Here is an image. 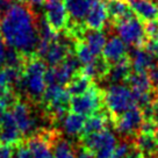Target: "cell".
Masks as SVG:
<instances>
[{"mask_svg": "<svg viewBox=\"0 0 158 158\" xmlns=\"http://www.w3.org/2000/svg\"><path fill=\"white\" fill-rule=\"evenodd\" d=\"M123 158H144V156H143V153L141 152V150L135 145V143H133L130 150L127 152V155H126Z\"/></svg>", "mask_w": 158, "mask_h": 158, "instance_id": "cell-35", "label": "cell"}, {"mask_svg": "<svg viewBox=\"0 0 158 158\" xmlns=\"http://www.w3.org/2000/svg\"><path fill=\"white\" fill-rule=\"evenodd\" d=\"M131 70H133V68H131V63H130V59L128 56L126 58L121 59L118 63L110 65L107 78L113 84H118V83L126 81L128 79V77L131 73Z\"/></svg>", "mask_w": 158, "mask_h": 158, "instance_id": "cell-19", "label": "cell"}, {"mask_svg": "<svg viewBox=\"0 0 158 158\" xmlns=\"http://www.w3.org/2000/svg\"><path fill=\"white\" fill-rule=\"evenodd\" d=\"M12 115L15 120V123L20 129L21 134L23 136H27L34 131L36 123H35V118L30 113L29 106L23 102L18 100L13 107H12Z\"/></svg>", "mask_w": 158, "mask_h": 158, "instance_id": "cell-12", "label": "cell"}, {"mask_svg": "<svg viewBox=\"0 0 158 158\" xmlns=\"http://www.w3.org/2000/svg\"><path fill=\"white\" fill-rule=\"evenodd\" d=\"M95 155L89 149H87L84 145H80L76 152V158H94Z\"/></svg>", "mask_w": 158, "mask_h": 158, "instance_id": "cell-32", "label": "cell"}, {"mask_svg": "<svg viewBox=\"0 0 158 158\" xmlns=\"http://www.w3.org/2000/svg\"><path fill=\"white\" fill-rule=\"evenodd\" d=\"M20 4L26 5L30 7V8H36V7H41V6H44V0H18Z\"/></svg>", "mask_w": 158, "mask_h": 158, "instance_id": "cell-36", "label": "cell"}, {"mask_svg": "<svg viewBox=\"0 0 158 158\" xmlns=\"http://www.w3.org/2000/svg\"><path fill=\"white\" fill-rule=\"evenodd\" d=\"M85 124V116L81 114L68 113L63 118V129L64 131L70 136H77L81 135Z\"/></svg>", "mask_w": 158, "mask_h": 158, "instance_id": "cell-23", "label": "cell"}, {"mask_svg": "<svg viewBox=\"0 0 158 158\" xmlns=\"http://www.w3.org/2000/svg\"><path fill=\"white\" fill-rule=\"evenodd\" d=\"M145 158H158V153H155L152 156H150V157H145Z\"/></svg>", "mask_w": 158, "mask_h": 158, "instance_id": "cell-40", "label": "cell"}, {"mask_svg": "<svg viewBox=\"0 0 158 158\" xmlns=\"http://www.w3.org/2000/svg\"><path fill=\"white\" fill-rule=\"evenodd\" d=\"M74 54L77 56L78 60L80 62V64L83 65H87L89 63H92L94 59L97 58L98 56L92 52V50L89 49L87 44L83 42V41H77L76 42V45H74Z\"/></svg>", "mask_w": 158, "mask_h": 158, "instance_id": "cell-28", "label": "cell"}, {"mask_svg": "<svg viewBox=\"0 0 158 158\" xmlns=\"http://www.w3.org/2000/svg\"><path fill=\"white\" fill-rule=\"evenodd\" d=\"M83 42H85L89 49L92 50L95 56H99L102 54L104 47L106 44V35L102 30H95V29H89L85 31L83 36Z\"/></svg>", "mask_w": 158, "mask_h": 158, "instance_id": "cell-22", "label": "cell"}, {"mask_svg": "<svg viewBox=\"0 0 158 158\" xmlns=\"http://www.w3.org/2000/svg\"><path fill=\"white\" fill-rule=\"evenodd\" d=\"M129 59L134 72H148L155 66V56L144 47L134 48Z\"/></svg>", "mask_w": 158, "mask_h": 158, "instance_id": "cell-15", "label": "cell"}, {"mask_svg": "<svg viewBox=\"0 0 158 158\" xmlns=\"http://www.w3.org/2000/svg\"><path fill=\"white\" fill-rule=\"evenodd\" d=\"M113 26L118 31V37L126 44L131 45L134 48H139L144 47L148 42V36L145 34L143 21L138 19L136 15Z\"/></svg>", "mask_w": 158, "mask_h": 158, "instance_id": "cell-6", "label": "cell"}, {"mask_svg": "<svg viewBox=\"0 0 158 158\" xmlns=\"http://www.w3.org/2000/svg\"><path fill=\"white\" fill-rule=\"evenodd\" d=\"M145 49H148L151 54L155 56V58L158 59V41H153V40H148V42L144 45Z\"/></svg>", "mask_w": 158, "mask_h": 158, "instance_id": "cell-34", "label": "cell"}, {"mask_svg": "<svg viewBox=\"0 0 158 158\" xmlns=\"http://www.w3.org/2000/svg\"><path fill=\"white\" fill-rule=\"evenodd\" d=\"M126 83L129 85L134 93L151 92L153 89L148 72H131Z\"/></svg>", "mask_w": 158, "mask_h": 158, "instance_id": "cell-21", "label": "cell"}, {"mask_svg": "<svg viewBox=\"0 0 158 158\" xmlns=\"http://www.w3.org/2000/svg\"><path fill=\"white\" fill-rule=\"evenodd\" d=\"M109 69H110V64L104 57L102 58L97 57L92 63L84 65L81 68V73H84L86 77L91 79H102L107 77Z\"/></svg>", "mask_w": 158, "mask_h": 158, "instance_id": "cell-20", "label": "cell"}, {"mask_svg": "<svg viewBox=\"0 0 158 158\" xmlns=\"http://www.w3.org/2000/svg\"><path fill=\"white\" fill-rule=\"evenodd\" d=\"M14 158H33L31 151L26 142H20L14 145Z\"/></svg>", "mask_w": 158, "mask_h": 158, "instance_id": "cell-29", "label": "cell"}, {"mask_svg": "<svg viewBox=\"0 0 158 158\" xmlns=\"http://www.w3.org/2000/svg\"><path fill=\"white\" fill-rule=\"evenodd\" d=\"M47 1H48V0H47Z\"/></svg>", "mask_w": 158, "mask_h": 158, "instance_id": "cell-42", "label": "cell"}, {"mask_svg": "<svg viewBox=\"0 0 158 158\" xmlns=\"http://www.w3.org/2000/svg\"><path fill=\"white\" fill-rule=\"evenodd\" d=\"M143 113L142 109L135 106L129 110L122 113L121 115L113 118L114 128L118 134L123 136H136L141 129L143 122Z\"/></svg>", "mask_w": 158, "mask_h": 158, "instance_id": "cell-9", "label": "cell"}, {"mask_svg": "<svg viewBox=\"0 0 158 158\" xmlns=\"http://www.w3.org/2000/svg\"><path fill=\"white\" fill-rule=\"evenodd\" d=\"M22 136L12 112L8 109H0V143L15 145L21 142Z\"/></svg>", "mask_w": 158, "mask_h": 158, "instance_id": "cell-11", "label": "cell"}, {"mask_svg": "<svg viewBox=\"0 0 158 158\" xmlns=\"http://www.w3.org/2000/svg\"><path fill=\"white\" fill-rule=\"evenodd\" d=\"M93 85L94 84L92 83V79L86 77L84 73H81V70H80V72L76 74L69 81V84L66 85V89L70 93V95L74 97V95H79V94L87 92Z\"/></svg>", "mask_w": 158, "mask_h": 158, "instance_id": "cell-25", "label": "cell"}, {"mask_svg": "<svg viewBox=\"0 0 158 158\" xmlns=\"http://www.w3.org/2000/svg\"><path fill=\"white\" fill-rule=\"evenodd\" d=\"M104 104V93L101 89L93 85L83 94L74 95L70 100V109L74 113L89 116L98 113Z\"/></svg>", "mask_w": 158, "mask_h": 158, "instance_id": "cell-8", "label": "cell"}, {"mask_svg": "<svg viewBox=\"0 0 158 158\" xmlns=\"http://www.w3.org/2000/svg\"><path fill=\"white\" fill-rule=\"evenodd\" d=\"M83 65L80 64L77 56L70 54L66 58L56 66H50L45 72L47 85L57 84L60 86L68 85L76 74L80 72Z\"/></svg>", "mask_w": 158, "mask_h": 158, "instance_id": "cell-7", "label": "cell"}, {"mask_svg": "<svg viewBox=\"0 0 158 158\" xmlns=\"http://www.w3.org/2000/svg\"><path fill=\"white\" fill-rule=\"evenodd\" d=\"M47 70L48 69L45 65V60L39 57L36 52L27 56L22 77L18 87L25 91L33 101H41L43 97V93L47 89Z\"/></svg>", "mask_w": 158, "mask_h": 158, "instance_id": "cell-2", "label": "cell"}, {"mask_svg": "<svg viewBox=\"0 0 158 158\" xmlns=\"http://www.w3.org/2000/svg\"><path fill=\"white\" fill-rule=\"evenodd\" d=\"M0 158H14V149L12 145L0 143Z\"/></svg>", "mask_w": 158, "mask_h": 158, "instance_id": "cell-31", "label": "cell"}, {"mask_svg": "<svg viewBox=\"0 0 158 158\" xmlns=\"http://www.w3.org/2000/svg\"><path fill=\"white\" fill-rule=\"evenodd\" d=\"M93 0H63L69 19L76 22H85Z\"/></svg>", "mask_w": 158, "mask_h": 158, "instance_id": "cell-18", "label": "cell"}, {"mask_svg": "<svg viewBox=\"0 0 158 158\" xmlns=\"http://www.w3.org/2000/svg\"><path fill=\"white\" fill-rule=\"evenodd\" d=\"M149 77L151 79L153 89L158 92V65H155L152 69L149 71Z\"/></svg>", "mask_w": 158, "mask_h": 158, "instance_id": "cell-33", "label": "cell"}, {"mask_svg": "<svg viewBox=\"0 0 158 158\" xmlns=\"http://www.w3.org/2000/svg\"><path fill=\"white\" fill-rule=\"evenodd\" d=\"M0 33L10 48L25 56L36 52L39 43V20L33 8L13 4L0 19Z\"/></svg>", "mask_w": 158, "mask_h": 158, "instance_id": "cell-1", "label": "cell"}, {"mask_svg": "<svg viewBox=\"0 0 158 158\" xmlns=\"http://www.w3.org/2000/svg\"><path fill=\"white\" fill-rule=\"evenodd\" d=\"M104 57L109 64H115L127 56V44L118 36H113L106 42L102 50Z\"/></svg>", "mask_w": 158, "mask_h": 158, "instance_id": "cell-16", "label": "cell"}, {"mask_svg": "<svg viewBox=\"0 0 158 158\" xmlns=\"http://www.w3.org/2000/svg\"><path fill=\"white\" fill-rule=\"evenodd\" d=\"M106 10L113 25L135 16L128 1L124 0H108L106 2Z\"/></svg>", "mask_w": 158, "mask_h": 158, "instance_id": "cell-17", "label": "cell"}, {"mask_svg": "<svg viewBox=\"0 0 158 158\" xmlns=\"http://www.w3.org/2000/svg\"><path fill=\"white\" fill-rule=\"evenodd\" d=\"M71 95L66 87L57 84L47 85L41 102L44 107L48 116L52 120L64 118L70 109Z\"/></svg>", "mask_w": 158, "mask_h": 158, "instance_id": "cell-3", "label": "cell"}, {"mask_svg": "<svg viewBox=\"0 0 158 158\" xmlns=\"http://www.w3.org/2000/svg\"><path fill=\"white\" fill-rule=\"evenodd\" d=\"M134 14L143 22L158 19V4L155 0H127Z\"/></svg>", "mask_w": 158, "mask_h": 158, "instance_id": "cell-14", "label": "cell"}, {"mask_svg": "<svg viewBox=\"0 0 158 158\" xmlns=\"http://www.w3.org/2000/svg\"><path fill=\"white\" fill-rule=\"evenodd\" d=\"M152 108H153V115H155V120L158 123V94L152 101Z\"/></svg>", "mask_w": 158, "mask_h": 158, "instance_id": "cell-39", "label": "cell"}, {"mask_svg": "<svg viewBox=\"0 0 158 158\" xmlns=\"http://www.w3.org/2000/svg\"><path fill=\"white\" fill-rule=\"evenodd\" d=\"M13 4V0H0V19L8 12Z\"/></svg>", "mask_w": 158, "mask_h": 158, "instance_id": "cell-37", "label": "cell"}, {"mask_svg": "<svg viewBox=\"0 0 158 158\" xmlns=\"http://www.w3.org/2000/svg\"><path fill=\"white\" fill-rule=\"evenodd\" d=\"M144 29H145V34L148 36V40L158 41V19L145 22Z\"/></svg>", "mask_w": 158, "mask_h": 158, "instance_id": "cell-30", "label": "cell"}, {"mask_svg": "<svg viewBox=\"0 0 158 158\" xmlns=\"http://www.w3.org/2000/svg\"><path fill=\"white\" fill-rule=\"evenodd\" d=\"M44 18L50 27L55 31L65 29L69 21V14L66 12L63 0H48L44 4Z\"/></svg>", "mask_w": 158, "mask_h": 158, "instance_id": "cell-10", "label": "cell"}, {"mask_svg": "<svg viewBox=\"0 0 158 158\" xmlns=\"http://www.w3.org/2000/svg\"><path fill=\"white\" fill-rule=\"evenodd\" d=\"M80 142L81 145L94 152V158H110L116 148L115 136L107 129L89 135H81Z\"/></svg>", "mask_w": 158, "mask_h": 158, "instance_id": "cell-5", "label": "cell"}, {"mask_svg": "<svg viewBox=\"0 0 158 158\" xmlns=\"http://www.w3.org/2000/svg\"><path fill=\"white\" fill-rule=\"evenodd\" d=\"M108 118L101 113H95L93 115H89V118L85 120L84 129L81 135H89V134L98 133L106 129V124H107ZM80 135V136H81Z\"/></svg>", "mask_w": 158, "mask_h": 158, "instance_id": "cell-26", "label": "cell"}, {"mask_svg": "<svg viewBox=\"0 0 158 158\" xmlns=\"http://www.w3.org/2000/svg\"><path fill=\"white\" fill-rule=\"evenodd\" d=\"M144 158H145V157H144Z\"/></svg>", "mask_w": 158, "mask_h": 158, "instance_id": "cell-43", "label": "cell"}, {"mask_svg": "<svg viewBox=\"0 0 158 158\" xmlns=\"http://www.w3.org/2000/svg\"><path fill=\"white\" fill-rule=\"evenodd\" d=\"M6 48H5V41L2 36H0V66L4 65V59H5Z\"/></svg>", "mask_w": 158, "mask_h": 158, "instance_id": "cell-38", "label": "cell"}, {"mask_svg": "<svg viewBox=\"0 0 158 158\" xmlns=\"http://www.w3.org/2000/svg\"><path fill=\"white\" fill-rule=\"evenodd\" d=\"M134 143L141 150L144 157H150L157 153V141H156V135L153 134H137L135 136Z\"/></svg>", "mask_w": 158, "mask_h": 158, "instance_id": "cell-24", "label": "cell"}, {"mask_svg": "<svg viewBox=\"0 0 158 158\" xmlns=\"http://www.w3.org/2000/svg\"><path fill=\"white\" fill-rule=\"evenodd\" d=\"M156 141H157V153H158V131L156 133Z\"/></svg>", "mask_w": 158, "mask_h": 158, "instance_id": "cell-41", "label": "cell"}, {"mask_svg": "<svg viewBox=\"0 0 158 158\" xmlns=\"http://www.w3.org/2000/svg\"><path fill=\"white\" fill-rule=\"evenodd\" d=\"M52 158H76L72 145L62 138H57L54 142Z\"/></svg>", "mask_w": 158, "mask_h": 158, "instance_id": "cell-27", "label": "cell"}, {"mask_svg": "<svg viewBox=\"0 0 158 158\" xmlns=\"http://www.w3.org/2000/svg\"><path fill=\"white\" fill-rule=\"evenodd\" d=\"M107 18L108 14L106 10V4L101 0H93L89 14L85 19V25L89 29L101 30L107 22Z\"/></svg>", "mask_w": 158, "mask_h": 158, "instance_id": "cell-13", "label": "cell"}, {"mask_svg": "<svg viewBox=\"0 0 158 158\" xmlns=\"http://www.w3.org/2000/svg\"><path fill=\"white\" fill-rule=\"evenodd\" d=\"M104 104L112 118L121 115L136 106L131 89L120 84L110 85L104 93Z\"/></svg>", "mask_w": 158, "mask_h": 158, "instance_id": "cell-4", "label": "cell"}]
</instances>
